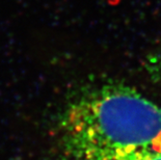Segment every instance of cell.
<instances>
[{
	"instance_id": "cell-3",
	"label": "cell",
	"mask_w": 161,
	"mask_h": 160,
	"mask_svg": "<svg viewBox=\"0 0 161 160\" xmlns=\"http://www.w3.org/2000/svg\"><path fill=\"white\" fill-rule=\"evenodd\" d=\"M147 71L150 77L161 86V47L149 55L147 60Z\"/></svg>"
},
{
	"instance_id": "cell-1",
	"label": "cell",
	"mask_w": 161,
	"mask_h": 160,
	"mask_svg": "<svg viewBox=\"0 0 161 160\" xmlns=\"http://www.w3.org/2000/svg\"><path fill=\"white\" fill-rule=\"evenodd\" d=\"M58 145L67 160H95L161 145V106L125 86L80 95L58 124Z\"/></svg>"
},
{
	"instance_id": "cell-2",
	"label": "cell",
	"mask_w": 161,
	"mask_h": 160,
	"mask_svg": "<svg viewBox=\"0 0 161 160\" xmlns=\"http://www.w3.org/2000/svg\"><path fill=\"white\" fill-rule=\"evenodd\" d=\"M95 160H161V145Z\"/></svg>"
}]
</instances>
